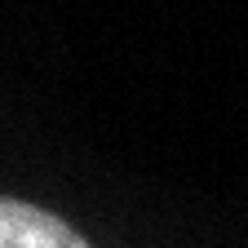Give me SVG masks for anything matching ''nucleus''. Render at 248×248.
I'll return each instance as SVG.
<instances>
[{"mask_svg":"<svg viewBox=\"0 0 248 248\" xmlns=\"http://www.w3.org/2000/svg\"><path fill=\"white\" fill-rule=\"evenodd\" d=\"M80 244L84 239L53 213H40L18 200H0V248H80Z\"/></svg>","mask_w":248,"mask_h":248,"instance_id":"f257e3e1","label":"nucleus"}]
</instances>
